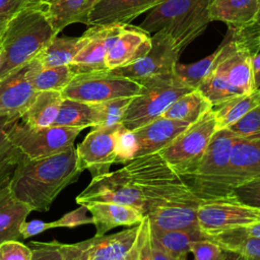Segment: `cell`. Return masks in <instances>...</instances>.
<instances>
[{"mask_svg":"<svg viewBox=\"0 0 260 260\" xmlns=\"http://www.w3.org/2000/svg\"><path fill=\"white\" fill-rule=\"evenodd\" d=\"M81 173L76 148L71 145L44 158L22 156L8 179V186L14 197L28 204L32 210L47 211L61 191L75 183Z\"/></svg>","mask_w":260,"mask_h":260,"instance_id":"6da1fadb","label":"cell"},{"mask_svg":"<svg viewBox=\"0 0 260 260\" xmlns=\"http://www.w3.org/2000/svg\"><path fill=\"white\" fill-rule=\"evenodd\" d=\"M143 216L150 211L176 203H202L187 181L176 173L158 152L135 157L123 167Z\"/></svg>","mask_w":260,"mask_h":260,"instance_id":"7a4b0ae2","label":"cell"},{"mask_svg":"<svg viewBox=\"0 0 260 260\" xmlns=\"http://www.w3.org/2000/svg\"><path fill=\"white\" fill-rule=\"evenodd\" d=\"M56 36L46 3L19 12L0 36V79L30 62Z\"/></svg>","mask_w":260,"mask_h":260,"instance_id":"3957f363","label":"cell"},{"mask_svg":"<svg viewBox=\"0 0 260 260\" xmlns=\"http://www.w3.org/2000/svg\"><path fill=\"white\" fill-rule=\"evenodd\" d=\"M197 89L212 108L234 96L255 90L251 54L232 39L222 43L209 73Z\"/></svg>","mask_w":260,"mask_h":260,"instance_id":"277c9868","label":"cell"},{"mask_svg":"<svg viewBox=\"0 0 260 260\" xmlns=\"http://www.w3.org/2000/svg\"><path fill=\"white\" fill-rule=\"evenodd\" d=\"M212 0H165L151 10L138 25L147 34L165 30L182 52L211 22Z\"/></svg>","mask_w":260,"mask_h":260,"instance_id":"5b68a950","label":"cell"},{"mask_svg":"<svg viewBox=\"0 0 260 260\" xmlns=\"http://www.w3.org/2000/svg\"><path fill=\"white\" fill-rule=\"evenodd\" d=\"M138 83L140 88L132 96L122 120V125L132 131L161 117L178 98L193 90L174 72L148 77Z\"/></svg>","mask_w":260,"mask_h":260,"instance_id":"8992f818","label":"cell"},{"mask_svg":"<svg viewBox=\"0 0 260 260\" xmlns=\"http://www.w3.org/2000/svg\"><path fill=\"white\" fill-rule=\"evenodd\" d=\"M149 229L147 216L136 225L112 235L94 236L75 244L60 243L64 260H138L142 239Z\"/></svg>","mask_w":260,"mask_h":260,"instance_id":"52a82bcc","label":"cell"},{"mask_svg":"<svg viewBox=\"0 0 260 260\" xmlns=\"http://www.w3.org/2000/svg\"><path fill=\"white\" fill-rule=\"evenodd\" d=\"M215 132V119L211 109L158 153L176 173L186 179L196 170Z\"/></svg>","mask_w":260,"mask_h":260,"instance_id":"ba28073f","label":"cell"},{"mask_svg":"<svg viewBox=\"0 0 260 260\" xmlns=\"http://www.w3.org/2000/svg\"><path fill=\"white\" fill-rule=\"evenodd\" d=\"M81 128L53 125L44 128H32L21 122L20 119L12 121L6 134L19 153L28 159L44 158L61 152L71 145Z\"/></svg>","mask_w":260,"mask_h":260,"instance_id":"9c48e42d","label":"cell"},{"mask_svg":"<svg viewBox=\"0 0 260 260\" xmlns=\"http://www.w3.org/2000/svg\"><path fill=\"white\" fill-rule=\"evenodd\" d=\"M236 138L229 129L216 131L196 170L185 179L194 194L203 201L214 200L215 189L229 168Z\"/></svg>","mask_w":260,"mask_h":260,"instance_id":"30bf717a","label":"cell"},{"mask_svg":"<svg viewBox=\"0 0 260 260\" xmlns=\"http://www.w3.org/2000/svg\"><path fill=\"white\" fill-rule=\"evenodd\" d=\"M139 88L138 82L108 69L75 74L61 92L65 99L98 104L119 98L134 96Z\"/></svg>","mask_w":260,"mask_h":260,"instance_id":"8fae6325","label":"cell"},{"mask_svg":"<svg viewBox=\"0 0 260 260\" xmlns=\"http://www.w3.org/2000/svg\"><path fill=\"white\" fill-rule=\"evenodd\" d=\"M198 225L206 238L223 231L260 221V208L245 204L236 197L202 202L198 207Z\"/></svg>","mask_w":260,"mask_h":260,"instance_id":"7c38bea8","label":"cell"},{"mask_svg":"<svg viewBox=\"0 0 260 260\" xmlns=\"http://www.w3.org/2000/svg\"><path fill=\"white\" fill-rule=\"evenodd\" d=\"M260 176V135L237 137L233 146L228 170L219 181L214 200L235 197L234 189Z\"/></svg>","mask_w":260,"mask_h":260,"instance_id":"4fadbf2b","label":"cell"},{"mask_svg":"<svg viewBox=\"0 0 260 260\" xmlns=\"http://www.w3.org/2000/svg\"><path fill=\"white\" fill-rule=\"evenodd\" d=\"M150 40L151 47L144 57L131 65L113 71L136 82L148 77L173 73L181 53L174 39L161 29L154 32Z\"/></svg>","mask_w":260,"mask_h":260,"instance_id":"5bb4252c","label":"cell"},{"mask_svg":"<svg viewBox=\"0 0 260 260\" xmlns=\"http://www.w3.org/2000/svg\"><path fill=\"white\" fill-rule=\"evenodd\" d=\"M121 125L92 128L78 144L76 148L77 164L82 172L87 170L92 177L110 172V168L116 159L115 136Z\"/></svg>","mask_w":260,"mask_h":260,"instance_id":"9a60e30c","label":"cell"},{"mask_svg":"<svg viewBox=\"0 0 260 260\" xmlns=\"http://www.w3.org/2000/svg\"><path fill=\"white\" fill-rule=\"evenodd\" d=\"M126 24L91 25L87 31L89 39L69 65L73 74L108 70L106 56L114 39Z\"/></svg>","mask_w":260,"mask_h":260,"instance_id":"2e32d148","label":"cell"},{"mask_svg":"<svg viewBox=\"0 0 260 260\" xmlns=\"http://www.w3.org/2000/svg\"><path fill=\"white\" fill-rule=\"evenodd\" d=\"M151 47L148 34L138 26L124 25L110 46L106 56L109 70L125 67L146 55Z\"/></svg>","mask_w":260,"mask_h":260,"instance_id":"e0dca14e","label":"cell"},{"mask_svg":"<svg viewBox=\"0 0 260 260\" xmlns=\"http://www.w3.org/2000/svg\"><path fill=\"white\" fill-rule=\"evenodd\" d=\"M165 0H100L89 13L87 25L129 24Z\"/></svg>","mask_w":260,"mask_h":260,"instance_id":"ac0fdd59","label":"cell"},{"mask_svg":"<svg viewBox=\"0 0 260 260\" xmlns=\"http://www.w3.org/2000/svg\"><path fill=\"white\" fill-rule=\"evenodd\" d=\"M27 64L0 79V114L20 118L38 92L26 77Z\"/></svg>","mask_w":260,"mask_h":260,"instance_id":"d6986e66","label":"cell"},{"mask_svg":"<svg viewBox=\"0 0 260 260\" xmlns=\"http://www.w3.org/2000/svg\"><path fill=\"white\" fill-rule=\"evenodd\" d=\"M189 125L184 121L159 117L134 130L138 145L136 157L160 151Z\"/></svg>","mask_w":260,"mask_h":260,"instance_id":"ffe728a7","label":"cell"},{"mask_svg":"<svg viewBox=\"0 0 260 260\" xmlns=\"http://www.w3.org/2000/svg\"><path fill=\"white\" fill-rule=\"evenodd\" d=\"M6 177L0 181V244L6 241H17L21 235L20 225L32 208L18 200L11 193Z\"/></svg>","mask_w":260,"mask_h":260,"instance_id":"44dd1931","label":"cell"},{"mask_svg":"<svg viewBox=\"0 0 260 260\" xmlns=\"http://www.w3.org/2000/svg\"><path fill=\"white\" fill-rule=\"evenodd\" d=\"M83 205L91 214L92 223L96 229L95 236L106 235L107 232L117 226L138 224L144 217L136 208L124 204L90 202Z\"/></svg>","mask_w":260,"mask_h":260,"instance_id":"7402d4cb","label":"cell"},{"mask_svg":"<svg viewBox=\"0 0 260 260\" xmlns=\"http://www.w3.org/2000/svg\"><path fill=\"white\" fill-rule=\"evenodd\" d=\"M201 203H176L158 207L146 216L149 228L155 232H169L199 228L198 207Z\"/></svg>","mask_w":260,"mask_h":260,"instance_id":"603a6c76","label":"cell"},{"mask_svg":"<svg viewBox=\"0 0 260 260\" xmlns=\"http://www.w3.org/2000/svg\"><path fill=\"white\" fill-rule=\"evenodd\" d=\"M100 0H50L46 2L48 19L58 35L67 25L81 22L87 25L89 13Z\"/></svg>","mask_w":260,"mask_h":260,"instance_id":"cb8c5ba5","label":"cell"},{"mask_svg":"<svg viewBox=\"0 0 260 260\" xmlns=\"http://www.w3.org/2000/svg\"><path fill=\"white\" fill-rule=\"evenodd\" d=\"M89 39L87 29L81 37H54L34 58L43 67L70 65Z\"/></svg>","mask_w":260,"mask_h":260,"instance_id":"d4e9b609","label":"cell"},{"mask_svg":"<svg viewBox=\"0 0 260 260\" xmlns=\"http://www.w3.org/2000/svg\"><path fill=\"white\" fill-rule=\"evenodd\" d=\"M260 0H212L209 7L211 21L224 22L229 30L249 23L255 16Z\"/></svg>","mask_w":260,"mask_h":260,"instance_id":"484cf974","label":"cell"},{"mask_svg":"<svg viewBox=\"0 0 260 260\" xmlns=\"http://www.w3.org/2000/svg\"><path fill=\"white\" fill-rule=\"evenodd\" d=\"M63 99L61 91H38L20 117L21 122L32 128L53 126L58 117Z\"/></svg>","mask_w":260,"mask_h":260,"instance_id":"4316f807","label":"cell"},{"mask_svg":"<svg viewBox=\"0 0 260 260\" xmlns=\"http://www.w3.org/2000/svg\"><path fill=\"white\" fill-rule=\"evenodd\" d=\"M205 234L199 229H187L169 232H155L150 230L151 244L175 260H186L193 242L205 239Z\"/></svg>","mask_w":260,"mask_h":260,"instance_id":"83f0119b","label":"cell"},{"mask_svg":"<svg viewBox=\"0 0 260 260\" xmlns=\"http://www.w3.org/2000/svg\"><path fill=\"white\" fill-rule=\"evenodd\" d=\"M73 76L74 74L68 65L43 67L35 59L27 63L26 77L37 91H62Z\"/></svg>","mask_w":260,"mask_h":260,"instance_id":"f1b7e54d","label":"cell"},{"mask_svg":"<svg viewBox=\"0 0 260 260\" xmlns=\"http://www.w3.org/2000/svg\"><path fill=\"white\" fill-rule=\"evenodd\" d=\"M260 103V88L234 96L212 108L216 131L226 129Z\"/></svg>","mask_w":260,"mask_h":260,"instance_id":"f546056e","label":"cell"},{"mask_svg":"<svg viewBox=\"0 0 260 260\" xmlns=\"http://www.w3.org/2000/svg\"><path fill=\"white\" fill-rule=\"evenodd\" d=\"M211 109L207 99L198 89H193L178 98L161 117L192 124Z\"/></svg>","mask_w":260,"mask_h":260,"instance_id":"4dcf8cb0","label":"cell"},{"mask_svg":"<svg viewBox=\"0 0 260 260\" xmlns=\"http://www.w3.org/2000/svg\"><path fill=\"white\" fill-rule=\"evenodd\" d=\"M223 251L243 256L248 260H260V239L245 235L240 228L208 236Z\"/></svg>","mask_w":260,"mask_h":260,"instance_id":"1f68e13d","label":"cell"},{"mask_svg":"<svg viewBox=\"0 0 260 260\" xmlns=\"http://www.w3.org/2000/svg\"><path fill=\"white\" fill-rule=\"evenodd\" d=\"M54 125L81 129L96 127L98 113L95 104H88L64 98Z\"/></svg>","mask_w":260,"mask_h":260,"instance_id":"d6a6232c","label":"cell"},{"mask_svg":"<svg viewBox=\"0 0 260 260\" xmlns=\"http://www.w3.org/2000/svg\"><path fill=\"white\" fill-rule=\"evenodd\" d=\"M217 53L218 48L215 52L197 62L191 64H182L178 62L175 66L174 74L185 85L193 89H197L200 83L209 73L212 64L217 56Z\"/></svg>","mask_w":260,"mask_h":260,"instance_id":"836d02e7","label":"cell"},{"mask_svg":"<svg viewBox=\"0 0 260 260\" xmlns=\"http://www.w3.org/2000/svg\"><path fill=\"white\" fill-rule=\"evenodd\" d=\"M16 119L20 118L0 114V170L6 175L11 174L16 164L22 158V155L13 146L6 134L9 124Z\"/></svg>","mask_w":260,"mask_h":260,"instance_id":"e575fe53","label":"cell"},{"mask_svg":"<svg viewBox=\"0 0 260 260\" xmlns=\"http://www.w3.org/2000/svg\"><path fill=\"white\" fill-rule=\"evenodd\" d=\"M231 39L253 57L260 52V2L253 19L243 27L230 30Z\"/></svg>","mask_w":260,"mask_h":260,"instance_id":"d590c367","label":"cell"},{"mask_svg":"<svg viewBox=\"0 0 260 260\" xmlns=\"http://www.w3.org/2000/svg\"><path fill=\"white\" fill-rule=\"evenodd\" d=\"M131 98H119L95 104L98 113L96 127H114L122 124L124 113L131 101ZM94 127V128H96Z\"/></svg>","mask_w":260,"mask_h":260,"instance_id":"8d00e7d4","label":"cell"},{"mask_svg":"<svg viewBox=\"0 0 260 260\" xmlns=\"http://www.w3.org/2000/svg\"><path fill=\"white\" fill-rule=\"evenodd\" d=\"M137 140L134 131L125 128L121 125L115 136V164L126 165L136 157Z\"/></svg>","mask_w":260,"mask_h":260,"instance_id":"74e56055","label":"cell"},{"mask_svg":"<svg viewBox=\"0 0 260 260\" xmlns=\"http://www.w3.org/2000/svg\"><path fill=\"white\" fill-rule=\"evenodd\" d=\"M226 129L241 138L260 135V103Z\"/></svg>","mask_w":260,"mask_h":260,"instance_id":"f35d334b","label":"cell"},{"mask_svg":"<svg viewBox=\"0 0 260 260\" xmlns=\"http://www.w3.org/2000/svg\"><path fill=\"white\" fill-rule=\"evenodd\" d=\"M43 3L41 0H0V36L19 12L27 7Z\"/></svg>","mask_w":260,"mask_h":260,"instance_id":"ab89813d","label":"cell"},{"mask_svg":"<svg viewBox=\"0 0 260 260\" xmlns=\"http://www.w3.org/2000/svg\"><path fill=\"white\" fill-rule=\"evenodd\" d=\"M234 196L245 204L260 208V176L236 187Z\"/></svg>","mask_w":260,"mask_h":260,"instance_id":"60d3db41","label":"cell"},{"mask_svg":"<svg viewBox=\"0 0 260 260\" xmlns=\"http://www.w3.org/2000/svg\"><path fill=\"white\" fill-rule=\"evenodd\" d=\"M27 246L31 249V260H64L60 243L56 240L52 242L32 241Z\"/></svg>","mask_w":260,"mask_h":260,"instance_id":"b9f144b4","label":"cell"},{"mask_svg":"<svg viewBox=\"0 0 260 260\" xmlns=\"http://www.w3.org/2000/svg\"><path fill=\"white\" fill-rule=\"evenodd\" d=\"M190 252L195 260H217L222 253V249L213 241L205 238L195 241L190 246Z\"/></svg>","mask_w":260,"mask_h":260,"instance_id":"7bdbcfd3","label":"cell"},{"mask_svg":"<svg viewBox=\"0 0 260 260\" xmlns=\"http://www.w3.org/2000/svg\"><path fill=\"white\" fill-rule=\"evenodd\" d=\"M0 260H31V249L18 241L0 244Z\"/></svg>","mask_w":260,"mask_h":260,"instance_id":"ee69618b","label":"cell"},{"mask_svg":"<svg viewBox=\"0 0 260 260\" xmlns=\"http://www.w3.org/2000/svg\"><path fill=\"white\" fill-rule=\"evenodd\" d=\"M87 208L84 205H80V207L65 213L61 218L52 221L53 228H69L73 229L79 225L92 223V217L87 216Z\"/></svg>","mask_w":260,"mask_h":260,"instance_id":"f6af8a7d","label":"cell"},{"mask_svg":"<svg viewBox=\"0 0 260 260\" xmlns=\"http://www.w3.org/2000/svg\"><path fill=\"white\" fill-rule=\"evenodd\" d=\"M53 229L52 221L51 222H46L43 220L39 219H34L30 221H23L20 225L19 232L21 235V238L27 239L30 237H34L36 235H39L47 230Z\"/></svg>","mask_w":260,"mask_h":260,"instance_id":"bcb514c9","label":"cell"},{"mask_svg":"<svg viewBox=\"0 0 260 260\" xmlns=\"http://www.w3.org/2000/svg\"><path fill=\"white\" fill-rule=\"evenodd\" d=\"M151 239H150V228L145 233L138 253V260H152V250H151Z\"/></svg>","mask_w":260,"mask_h":260,"instance_id":"7dc6e473","label":"cell"},{"mask_svg":"<svg viewBox=\"0 0 260 260\" xmlns=\"http://www.w3.org/2000/svg\"><path fill=\"white\" fill-rule=\"evenodd\" d=\"M252 73L255 88H260V52L252 57Z\"/></svg>","mask_w":260,"mask_h":260,"instance_id":"c3c4849f","label":"cell"},{"mask_svg":"<svg viewBox=\"0 0 260 260\" xmlns=\"http://www.w3.org/2000/svg\"><path fill=\"white\" fill-rule=\"evenodd\" d=\"M240 229L245 235L260 239V221H257V222L249 224V225L240 226Z\"/></svg>","mask_w":260,"mask_h":260,"instance_id":"681fc988","label":"cell"},{"mask_svg":"<svg viewBox=\"0 0 260 260\" xmlns=\"http://www.w3.org/2000/svg\"><path fill=\"white\" fill-rule=\"evenodd\" d=\"M152 248V260H175L174 258H172L170 255H168L167 253H165L164 251H161L160 249H158L157 247L153 246L151 244Z\"/></svg>","mask_w":260,"mask_h":260,"instance_id":"f907efd6","label":"cell"},{"mask_svg":"<svg viewBox=\"0 0 260 260\" xmlns=\"http://www.w3.org/2000/svg\"><path fill=\"white\" fill-rule=\"evenodd\" d=\"M217 260H248V259L244 258L241 255H238V254H235V253L222 250V253H221V255L219 256V258Z\"/></svg>","mask_w":260,"mask_h":260,"instance_id":"816d5d0a","label":"cell"},{"mask_svg":"<svg viewBox=\"0 0 260 260\" xmlns=\"http://www.w3.org/2000/svg\"><path fill=\"white\" fill-rule=\"evenodd\" d=\"M6 177H9V176H8V175H6L5 173H3V171H1V170H0V181H1L2 179L6 178Z\"/></svg>","mask_w":260,"mask_h":260,"instance_id":"f5cc1de1","label":"cell"},{"mask_svg":"<svg viewBox=\"0 0 260 260\" xmlns=\"http://www.w3.org/2000/svg\"><path fill=\"white\" fill-rule=\"evenodd\" d=\"M42 2H44V3H46V2H48V1H50V0H41Z\"/></svg>","mask_w":260,"mask_h":260,"instance_id":"db71d44e","label":"cell"},{"mask_svg":"<svg viewBox=\"0 0 260 260\" xmlns=\"http://www.w3.org/2000/svg\"><path fill=\"white\" fill-rule=\"evenodd\" d=\"M0 40H1V38H0Z\"/></svg>","mask_w":260,"mask_h":260,"instance_id":"11a10c76","label":"cell"}]
</instances>
